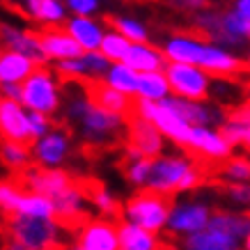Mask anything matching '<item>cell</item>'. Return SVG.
Segmentation results:
<instances>
[{
    "mask_svg": "<svg viewBox=\"0 0 250 250\" xmlns=\"http://www.w3.org/2000/svg\"><path fill=\"white\" fill-rule=\"evenodd\" d=\"M62 120L87 145H117L126 140L129 117L94 104L83 81L62 83Z\"/></svg>",
    "mask_w": 250,
    "mask_h": 250,
    "instance_id": "1",
    "label": "cell"
},
{
    "mask_svg": "<svg viewBox=\"0 0 250 250\" xmlns=\"http://www.w3.org/2000/svg\"><path fill=\"white\" fill-rule=\"evenodd\" d=\"M205 167L188 154H161L152 159L147 188L172 197L195 190L205 182Z\"/></svg>",
    "mask_w": 250,
    "mask_h": 250,
    "instance_id": "2",
    "label": "cell"
},
{
    "mask_svg": "<svg viewBox=\"0 0 250 250\" xmlns=\"http://www.w3.org/2000/svg\"><path fill=\"white\" fill-rule=\"evenodd\" d=\"M195 30L205 35L209 42L218 46H225L229 51H250V19L229 9H213L207 7L202 12L193 14Z\"/></svg>",
    "mask_w": 250,
    "mask_h": 250,
    "instance_id": "3",
    "label": "cell"
},
{
    "mask_svg": "<svg viewBox=\"0 0 250 250\" xmlns=\"http://www.w3.org/2000/svg\"><path fill=\"white\" fill-rule=\"evenodd\" d=\"M60 228L55 218H30L21 213L5 216L7 239L16 241L23 250H55L60 243Z\"/></svg>",
    "mask_w": 250,
    "mask_h": 250,
    "instance_id": "4",
    "label": "cell"
},
{
    "mask_svg": "<svg viewBox=\"0 0 250 250\" xmlns=\"http://www.w3.org/2000/svg\"><path fill=\"white\" fill-rule=\"evenodd\" d=\"M172 202L167 195H161L156 190L140 188L136 195H131L122 207V218L133 223L138 228L149 229L154 234H161L167 228Z\"/></svg>",
    "mask_w": 250,
    "mask_h": 250,
    "instance_id": "5",
    "label": "cell"
},
{
    "mask_svg": "<svg viewBox=\"0 0 250 250\" xmlns=\"http://www.w3.org/2000/svg\"><path fill=\"white\" fill-rule=\"evenodd\" d=\"M21 104L28 110L44 115H58L62 110V85L55 69L37 67L30 76L23 81Z\"/></svg>",
    "mask_w": 250,
    "mask_h": 250,
    "instance_id": "6",
    "label": "cell"
},
{
    "mask_svg": "<svg viewBox=\"0 0 250 250\" xmlns=\"http://www.w3.org/2000/svg\"><path fill=\"white\" fill-rule=\"evenodd\" d=\"M213 211L216 209L207 200H200V197L177 200V202H172V209H170L166 232L174 239H184V236H190L195 232H202L209 225Z\"/></svg>",
    "mask_w": 250,
    "mask_h": 250,
    "instance_id": "7",
    "label": "cell"
},
{
    "mask_svg": "<svg viewBox=\"0 0 250 250\" xmlns=\"http://www.w3.org/2000/svg\"><path fill=\"white\" fill-rule=\"evenodd\" d=\"M166 76L170 81L174 97L193 99V101H205L211 97L213 76L207 69L188 64V62H167Z\"/></svg>",
    "mask_w": 250,
    "mask_h": 250,
    "instance_id": "8",
    "label": "cell"
},
{
    "mask_svg": "<svg viewBox=\"0 0 250 250\" xmlns=\"http://www.w3.org/2000/svg\"><path fill=\"white\" fill-rule=\"evenodd\" d=\"M126 159H156L166 154V136L159 126L149 120H143L138 115L129 117L126 126Z\"/></svg>",
    "mask_w": 250,
    "mask_h": 250,
    "instance_id": "9",
    "label": "cell"
},
{
    "mask_svg": "<svg viewBox=\"0 0 250 250\" xmlns=\"http://www.w3.org/2000/svg\"><path fill=\"white\" fill-rule=\"evenodd\" d=\"M12 179H14L21 188L42 193V195L51 197V200H55L58 195H62L69 186H74L71 174L64 172L62 167H39V166L32 167L30 166L25 172L12 174Z\"/></svg>",
    "mask_w": 250,
    "mask_h": 250,
    "instance_id": "10",
    "label": "cell"
},
{
    "mask_svg": "<svg viewBox=\"0 0 250 250\" xmlns=\"http://www.w3.org/2000/svg\"><path fill=\"white\" fill-rule=\"evenodd\" d=\"M71 152H74V140L64 126H53L46 136L32 143L35 166L39 167H62L69 161Z\"/></svg>",
    "mask_w": 250,
    "mask_h": 250,
    "instance_id": "11",
    "label": "cell"
},
{
    "mask_svg": "<svg viewBox=\"0 0 250 250\" xmlns=\"http://www.w3.org/2000/svg\"><path fill=\"white\" fill-rule=\"evenodd\" d=\"M186 149L209 163H225L234 156V145L216 126H193Z\"/></svg>",
    "mask_w": 250,
    "mask_h": 250,
    "instance_id": "12",
    "label": "cell"
},
{
    "mask_svg": "<svg viewBox=\"0 0 250 250\" xmlns=\"http://www.w3.org/2000/svg\"><path fill=\"white\" fill-rule=\"evenodd\" d=\"M166 104L182 115L190 126H216V129H220V124L228 117V110L220 106V104L211 101V99L193 101V99H182V97L170 94L166 99Z\"/></svg>",
    "mask_w": 250,
    "mask_h": 250,
    "instance_id": "13",
    "label": "cell"
},
{
    "mask_svg": "<svg viewBox=\"0 0 250 250\" xmlns=\"http://www.w3.org/2000/svg\"><path fill=\"white\" fill-rule=\"evenodd\" d=\"M55 202V220L60 223L62 228H76L81 229L87 223V205L90 197L85 190V184H74L69 186L62 195H58L53 200Z\"/></svg>",
    "mask_w": 250,
    "mask_h": 250,
    "instance_id": "14",
    "label": "cell"
},
{
    "mask_svg": "<svg viewBox=\"0 0 250 250\" xmlns=\"http://www.w3.org/2000/svg\"><path fill=\"white\" fill-rule=\"evenodd\" d=\"M0 37H2V48L28 55V58L37 62L39 67H46L51 62L46 58L44 48H42V35L35 30H28L25 25H16V23L5 21L0 25Z\"/></svg>",
    "mask_w": 250,
    "mask_h": 250,
    "instance_id": "15",
    "label": "cell"
},
{
    "mask_svg": "<svg viewBox=\"0 0 250 250\" xmlns=\"http://www.w3.org/2000/svg\"><path fill=\"white\" fill-rule=\"evenodd\" d=\"M207 44H209V39L200 32H172L163 39L161 48H163L167 62H188V64L200 67Z\"/></svg>",
    "mask_w": 250,
    "mask_h": 250,
    "instance_id": "16",
    "label": "cell"
},
{
    "mask_svg": "<svg viewBox=\"0 0 250 250\" xmlns=\"http://www.w3.org/2000/svg\"><path fill=\"white\" fill-rule=\"evenodd\" d=\"M0 133H2V140L32 145L30 110L21 101L0 99Z\"/></svg>",
    "mask_w": 250,
    "mask_h": 250,
    "instance_id": "17",
    "label": "cell"
},
{
    "mask_svg": "<svg viewBox=\"0 0 250 250\" xmlns=\"http://www.w3.org/2000/svg\"><path fill=\"white\" fill-rule=\"evenodd\" d=\"M174 248L177 250H243V239L207 225L202 232L177 239Z\"/></svg>",
    "mask_w": 250,
    "mask_h": 250,
    "instance_id": "18",
    "label": "cell"
},
{
    "mask_svg": "<svg viewBox=\"0 0 250 250\" xmlns=\"http://www.w3.org/2000/svg\"><path fill=\"white\" fill-rule=\"evenodd\" d=\"M64 28L71 37L78 42V46L83 48V53H90V51H99L101 48V42L106 37V21H101L99 16H69Z\"/></svg>",
    "mask_w": 250,
    "mask_h": 250,
    "instance_id": "19",
    "label": "cell"
},
{
    "mask_svg": "<svg viewBox=\"0 0 250 250\" xmlns=\"http://www.w3.org/2000/svg\"><path fill=\"white\" fill-rule=\"evenodd\" d=\"M78 243L85 250H120V225L110 220H87L78 229Z\"/></svg>",
    "mask_w": 250,
    "mask_h": 250,
    "instance_id": "20",
    "label": "cell"
},
{
    "mask_svg": "<svg viewBox=\"0 0 250 250\" xmlns=\"http://www.w3.org/2000/svg\"><path fill=\"white\" fill-rule=\"evenodd\" d=\"M39 35H42V48H44L46 58L51 62L69 60V58H76V55L83 53V48L69 35L64 25L44 28V30H39Z\"/></svg>",
    "mask_w": 250,
    "mask_h": 250,
    "instance_id": "21",
    "label": "cell"
},
{
    "mask_svg": "<svg viewBox=\"0 0 250 250\" xmlns=\"http://www.w3.org/2000/svg\"><path fill=\"white\" fill-rule=\"evenodd\" d=\"M23 14L32 19L35 23L44 25V28H53V25H64L69 14L64 0H21Z\"/></svg>",
    "mask_w": 250,
    "mask_h": 250,
    "instance_id": "22",
    "label": "cell"
},
{
    "mask_svg": "<svg viewBox=\"0 0 250 250\" xmlns=\"http://www.w3.org/2000/svg\"><path fill=\"white\" fill-rule=\"evenodd\" d=\"M87 90H90L92 101L99 104L101 108H108V110L126 115V117L133 115V104H136V99L122 94L120 90L110 87L106 81H90V83H87Z\"/></svg>",
    "mask_w": 250,
    "mask_h": 250,
    "instance_id": "23",
    "label": "cell"
},
{
    "mask_svg": "<svg viewBox=\"0 0 250 250\" xmlns=\"http://www.w3.org/2000/svg\"><path fill=\"white\" fill-rule=\"evenodd\" d=\"M126 64L133 67L138 74H147V71H163L167 67V58L163 48L149 44V42H136L131 44V51L126 55Z\"/></svg>",
    "mask_w": 250,
    "mask_h": 250,
    "instance_id": "24",
    "label": "cell"
},
{
    "mask_svg": "<svg viewBox=\"0 0 250 250\" xmlns=\"http://www.w3.org/2000/svg\"><path fill=\"white\" fill-rule=\"evenodd\" d=\"M37 67L39 64L32 58H28V55L19 53V51L2 48V53H0V85L23 83Z\"/></svg>",
    "mask_w": 250,
    "mask_h": 250,
    "instance_id": "25",
    "label": "cell"
},
{
    "mask_svg": "<svg viewBox=\"0 0 250 250\" xmlns=\"http://www.w3.org/2000/svg\"><path fill=\"white\" fill-rule=\"evenodd\" d=\"M220 131L234 147L250 149V104H241L239 108L229 110L225 122L220 124Z\"/></svg>",
    "mask_w": 250,
    "mask_h": 250,
    "instance_id": "26",
    "label": "cell"
},
{
    "mask_svg": "<svg viewBox=\"0 0 250 250\" xmlns=\"http://www.w3.org/2000/svg\"><path fill=\"white\" fill-rule=\"evenodd\" d=\"M0 159H2V166L7 167L12 174H21L35 163L32 145L16 143V140H2V145H0Z\"/></svg>",
    "mask_w": 250,
    "mask_h": 250,
    "instance_id": "27",
    "label": "cell"
},
{
    "mask_svg": "<svg viewBox=\"0 0 250 250\" xmlns=\"http://www.w3.org/2000/svg\"><path fill=\"white\" fill-rule=\"evenodd\" d=\"M120 250H161L159 234L133 223H120Z\"/></svg>",
    "mask_w": 250,
    "mask_h": 250,
    "instance_id": "28",
    "label": "cell"
},
{
    "mask_svg": "<svg viewBox=\"0 0 250 250\" xmlns=\"http://www.w3.org/2000/svg\"><path fill=\"white\" fill-rule=\"evenodd\" d=\"M12 213H21V216H30V218H55V202L42 193L23 188Z\"/></svg>",
    "mask_w": 250,
    "mask_h": 250,
    "instance_id": "29",
    "label": "cell"
},
{
    "mask_svg": "<svg viewBox=\"0 0 250 250\" xmlns=\"http://www.w3.org/2000/svg\"><path fill=\"white\" fill-rule=\"evenodd\" d=\"M104 81H106L110 87L120 90L122 94H126V97H131V99H138V81H140V74H138L133 67H129L126 62H113Z\"/></svg>",
    "mask_w": 250,
    "mask_h": 250,
    "instance_id": "30",
    "label": "cell"
},
{
    "mask_svg": "<svg viewBox=\"0 0 250 250\" xmlns=\"http://www.w3.org/2000/svg\"><path fill=\"white\" fill-rule=\"evenodd\" d=\"M209 225L223 229V232H228V234L239 236V239H243V243H246V236L250 234V213L216 209L211 220H209Z\"/></svg>",
    "mask_w": 250,
    "mask_h": 250,
    "instance_id": "31",
    "label": "cell"
},
{
    "mask_svg": "<svg viewBox=\"0 0 250 250\" xmlns=\"http://www.w3.org/2000/svg\"><path fill=\"white\" fill-rule=\"evenodd\" d=\"M172 94L170 81L166 76V69L163 71H147L140 74L138 81V99H149V101H166Z\"/></svg>",
    "mask_w": 250,
    "mask_h": 250,
    "instance_id": "32",
    "label": "cell"
},
{
    "mask_svg": "<svg viewBox=\"0 0 250 250\" xmlns=\"http://www.w3.org/2000/svg\"><path fill=\"white\" fill-rule=\"evenodd\" d=\"M85 190H87V197H90V205L97 209L101 216H108V218H113L115 213L122 211L120 202H117V197L106 188V186H101V184H94V182H87L85 184Z\"/></svg>",
    "mask_w": 250,
    "mask_h": 250,
    "instance_id": "33",
    "label": "cell"
},
{
    "mask_svg": "<svg viewBox=\"0 0 250 250\" xmlns=\"http://www.w3.org/2000/svg\"><path fill=\"white\" fill-rule=\"evenodd\" d=\"M53 69L62 81H83V83H90V67H87L85 53L76 55V58H69V60L53 62Z\"/></svg>",
    "mask_w": 250,
    "mask_h": 250,
    "instance_id": "34",
    "label": "cell"
},
{
    "mask_svg": "<svg viewBox=\"0 0 250 250\" xmlns=\"http://www.w3.org/2000/svg\"><path fill=\"white\" fill-rule=\"evenodd\" d=\"M131 44H133V42H129L120 30H115L113 25H110L106 32V37H104V42H101V48H99V51L106 55L110 62H124L126 55H129V51H131Z\"/></svg>",
    "mask_w": 250,
    "mask_h": 250,
    "instance_id": "35",
    "label": "cell"
},
{
    "mask_svg": "<svg viewBox=\"0 0 250 250\" xmlns=\"http://www.w3.org/2000/svg\"><path fill=\"white\" fill-rule=\"evenodd\" d=\"M110 25L115 30H120L129 42H149V30L138 16H129V14H117L110 19Z\"/></svg>",
    "mask_w": 250,
    "mask_h": 250,
    "instance_id": "36",
    "label": "cell"
},
{
    "mask_svg": "<svg viewBox=\"0 0 250 250\" xmlns=\"http://www.w3.org/2000/svg\"><path fill=\"white\" fill-rule=\"evenodd\" d=\"M220 177H223L228 184L250 182V159L248 156H232L229 161L223 163Z\"/></svg>",
    "mask_w": 250,
    "mask_h": 250,
    "instance_id": "37",
    "label": "cell"
},
{
    "mask_svg": "<svg viewBox=\"0 0 250 250\" xmlns=\"http://www.w3.org/2000/svg\"><path fill=\"white\" fill-rule=\"evenodd\" d=\"M149 167H152V159H126L124 177H126V182H129L131 186H136V188H147Z\"/></svg>",
    "mask_w": 250,
    "mask_h": 250,
    "instance_id": "38",
    "label": "cell"
},
{
    "mask_svg": "<svg viewBox=\"0 0 250 250\" xmlns=\"http://www.w3.org/2000/svg\"><path fill=\"white\" fill-rule=\"evenodd\" d=\"M21 193H23V188L16 182L0 184V207H2V213H5V216H9V213L14 211V207H16V202H19Z\"/></svg>",
    "mask_w": 250,
    "mask_h": 250,
    "instance_id": "39",
    "label": "cell"
},
{
    "mask_svg": "<svg viewBox=\"0 0 250 250\" xmlns=\"http://www.w3.org/2000/svg\"><path fill=\"white\" fill-rule=\"evenodd\" d=\"M69 14L74 16H99L101 0H64Z\"/></svg>",
    "mask_w": 250,
    "mask_h": 250,
    "instance_id": "40",
    "label": "cell"
},
{
    "mask_svg": "<svg viewBox=\"0 0 250 250\" xmlns=\"http://www.w3.org/2000/svg\"><path fill=\"white\" fill-rule=\"evenodd\" d=\"M55 126V122L51 115H44V113H35L30 110V131H32V143L37 140V138L46 136L48 131Z\"/></svg>",
    "mask_w": 250,
    "mask_h": 250,
    "instance_id": "41",
    "label": "cell"
},
{
    "mask_svg": "<svg viewBox=\"0 0 250 250\" xmlns=\"http://www.w3.org/2000/svg\"><path fill=\"white\" fill-rule=\"evenodd\" d=\"M228 197H229V202L248 209L250 207V182L228 184Z\"/></svg>",
    "mask_w": 250,
    "mask_h": 250,
    "instance_id": "42",
    "label": "cell"
},
{
    "mask_svg": "<svg viewBox=\"0 0 250 250\" xmlns=\"http://www.w3.org/2000/svg\"><path fill=\"white\" fill-rule=\"evenodd\" d=\"M174 9H182V12H190V14H197L202 9L209 7V0H167Z\"/></svg>",
    "mask_w": 250,
    "mask_h": 250,
    "instance_id": "43",
    "label": "cell"
},
{
    "mask_svg": "<svg viewBox=\"0 0 250 250\" xmlns=\"http://www.w3.org/2000/svg\"><path fill=\"white\" fill-rule=\"evenodd\" d=\"M2 99H12V101H21L23 99V83H5L0 85Z\"/></svg>",
    "mask_w": 250,
    "mask_h": 250,
    "instance_id": "44",
    "label": "cell"
},
{
    "mask_svg": "<svg viewBox=\"0 0 250 250\" xmlns=\"http://www.w3.org/2000/svg\"><path fill=\"white\" fill-rule=\"evenodd\" d=\"M232 7L241 12L246 19H250V0H232Z\"/></svg>",
    "mask_w": 250,
    "mask_h": 250,
    "instance_id": "45",
    "label": "cell"
},
{
    "mask_svg": "<svg viewBox=\"0 0 250 250\" xmlns=\"http://www.w3.org/2000/svg\"><path fill=\"white\" fill-rule=\"evenodd\" d=\"M2 250H23L21 246H19V243L16 241H12V239H7V241H5V248Z\"/></svg>",
    "mask_w": 250,
    "mask_h": 250,
    "instance_id": "46",
    "label": "cell"
},
{
    "mask_svg": "<svg viewBox=\"0 0 250 250\" xmlns=\"http://www.w3.org/2000/svg\"><path fill=\"white\" fill-rule=\"evenodd\" d=\"M67 250H85V248H83V246H81V243H78V241H76V243H74V246H69V248H67Z\"/></svg>",
    "mask_w": 250,
    "mask_h": 250,
    "instance_id": "47",
    "label": "cell"
},
{
    "mask_svg": "<svg viewBox=\"0 0 250 250\" xmlns=\"http://www.w3.org/2000/svg\"><path fill=\"white\" fill-rule=\"evenodd\" d=\"M243 250H250V234L246 236V243H243Z\"/></svg>",
    "mask_w": 250,
    "mask_h": 250,
    "instance_id": "48",
    "label": "cell"
},
{
    "mask_svg": "<svg viewBox=\"0 0 250 250\" xmlns=\"http://www.w3.org/2000/svg\"><path fill=\"white\" fill-rule=\"evenodd\" d=\"M246 69H248V71H250V51H248V53H246Z\"/></svg>",
    "mask_w": 250,
    "mask_h": 250,
    "instance_id": "49",
    "label": "cell"
}]
</instances>
